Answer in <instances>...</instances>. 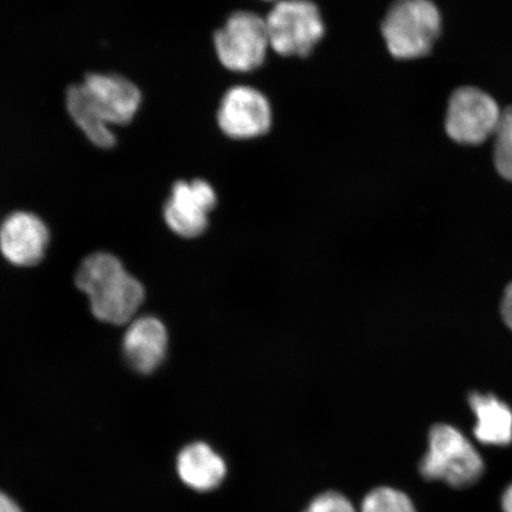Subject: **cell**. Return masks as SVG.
Segmentation results:
<instances>
[{
  "mask_svg": "<svg viewBox=\"0 0 512 512\" xmlns=\"http://www.w3.org/2000/svg\"><path fill=\"white\" fill-rule=\"evenodd\" d=\"M0 512H23L14 499L0 491Z\"/></svg>",
  "mask_w": 512,
  "mask_h": 512,
  "instance_id": "19",
  "label": "cell"
},
{
  "mask_svg": "<svg viewBox=\"0 0 512 512\" xmlns=\"http://www.w3.org/2000/svg\"><path fill=\"white\" fill-rule=\"evenodd\" d=\"M217 120L224 134L233 139L262 136L272 124L271 106L265 95L252 87L229 89L222 99Z\"/></svg>",
  "mask_w": 512,
  "mask_h": 512,
  "instance_id": "8",
  "label": "cell"
},
{
  "mask_svg": "<svg viewBox=\"0 0 512 512\" xmlns=\"http://www.w3.org/2000/svg\"><path fill=\"white\" fill-rule=\"evenodd\" d=\"M168 330L162 320L145 316L133 319L124 336V354L138 373L151 374L164 361L168 351Z\"/></svg>",
  "mask_w": 512,
  "mask_h": 512,
  "instance_id": "11",
  "label": "cell"
},
{
  "mask_svg": "<svg viewBox=\"0 0 512 512\" xmlns=\"http://www.w3.org/2000/svg\"><path fill=\"white\" fill-rule=\"evenodd\" d=\"M304 512H357L354 504L337 491H326L313 498Z\"/></svg>",
  "mask_w": 512,
  "mask_h": 512,
  "instance_id": "17",
  "label": "cell"
},
{
  "mask_svg": "<svg viewBox=\"0 0 512 512\" xmlns=\"http://www.w3.org/2000/svg\"><path fill=\"white\" fill-rule=\"evenodd\" d=\"M501 503L503 512H512V483L504 490Z\"/></svg>",
  "mask_w": 512,
  "mask_h": 512,
  "instance_id": "20",
  "label": "cell"
},
{
  "mask_svg": "<svg viewBox=\"0 0 512 512\" xmlns=\"http://www.w3.org/2000/svg\"><path fill=\"white\" fill-rule=\"evenodd\" d=\"M93 315L114 325L131 323L144 303V286L112 254L95 253L82 261L75 278Z\"/></svg>",
  "mask_w": 512,
  "mask_h": 512,
  "instance_id": "1",
  "label": "cell"
},
{
  "mask_svg": "<svg viewBox=\"0 0 512 512\" xmlns=\"http://www.w3.org/2000/svg\"><path fill=\"white\" fill-rule=\"evenodd\" d=\"M49 238V229L40 217L17 211L0 226V252L12 265L35 266L46 254Z\"/></svg>",
  "mask_w": 512,
  "mask_h": 512,
  "instance_id": "10",
  "label": "cell"
},
{
  "mask_svg": "<svg viewBox=\"0 0 512 512\" xmlns=\"http://www.w3.org/2000/svg\"><path fill=\"white\" fill-rule=\"evenodd\" d=\"M440 31V11L432 0H395L382 23L389 53L399 60L430 53Z\"/></svg>",
  "mask_w": 512,
  "mask_h": 512,
  "instance_id": "3",
  "label": "cell"
},
{
  "mask_svg": "<svg viewBox=\"0 0 512 512\" xmlns=\"http://www.w3.org/2000/svg\"><path fill=\"white\" fill-rule=\"evenodd\" d=\"M419 471L430 482L466 489L483 477L485 464L477 448L458 428L438 424L428 434V450Z\"/></svg>",
  "mask_w": 512,
  "mask_h": 512,
  "instance_id": "2",
  "label": "cell"
},
{
  "mask_svg": "<svg viewBox=\"0 0 512 512\" xmlns=\"http://www.w3.org/2000/svg\"><path fill=\"white\" fill-rule=\"evenodd\" d=\"M216 202L213 187L203 179L179 181L165 204V222L172 232L182 238H197L206 232L209 213L215 208Z\"/></svg>",
  "mask_w": 512,
  "mask_h": 512,
  "instance_id": "7",
  "label": "cell"
},
{
  "mask_svg": "<svg viewBox=\"0 0 512 512\" xmlns=\"http://www.w3.org/2000/svg\"><path fill=\"white\" fill-rule=\"evenodd\" d=\"M214 42L223 66L240 73L260 67L270 48L265 19L248 11L230 16L216 31Z\"/></svg>",
  "mask_w": 512,
  "mask_h": 512,
  "instance_id": "5",
  "label": "cell"
},
{
  "mask_svg": "<svg viewBox=\"0 0 512 512\" xmlns=\"http://www.w3.org/2000/svg\"><path fill=\"white\" fill-rule=\"evenodd\" d=\"M95 111L110 126L131 123L142 105V93L124 76L93 73L81 83Z\"/></svg>",
  "mask_w": 512,
  "mask_h": 512,
  "instance_id": "9",
  "label": "cell"
},
{
  "mask_svg": "<svg viewBox=\"0 0 512 512\" xmlns=\"http://www.w3.org/2000/svg\"><path fill=\"white\" fill-rule=\"evenodd\" d=\"M477 422L475 437L480 444L504 447L512 444V409L492 394L472 393L469 396Z\"/></svg>",
  "mask_w": 512,
  "mask_h": 512,
  "instance_id": "13",
  "label": "cell"
},
{
  "mask_svg": "<svg viewBox=\"0 0 512 512\" xmlns=\"http://www.w3.org/2000/svg\"><path fill=\"white\" fill-rule=\"evenodd\" d=\"M502 111L494 98L476 87L458 88L448 102L445 128L454 142L479 145L494 136Z\"/></svg>",
  "mask_w": 512,
  "mask_h": 512,
  "instance_id": "6",
  "label": "cell"
},
{
  "mask_svg": "<svg viewBox=\"0 0 512 512\" xmlns=\"http://www.w3.org/2000/svg\"><path fill=\"white\" fill-rule=\"evenodd\" d=\"M67 110L74 123L95 146L111 149L117 143L111 126L95 111L81 83L68 88Z\"/></svg>",
  "mask_w": 512,
  "mask_h": 512,
  "instance_id": "14",
  "label": "cell"
},
{
  "mask_svg": "<svg viewBox=\"0 0 512 512\" xmlns=\"http://www.w3.org/2000/svg\"><path fill=\"white\" fill-rule=\"evenodd\" d=\"M361 512H418L405 492L389 486L371 490L363 498Z\"/></svg>",
  "mask_w": 512,
  "mask_h": 512,
  "instance_id": "15",
  "label": "cell"
},
{
  "mask_svg": "<svg viewBox=\"0 0 512 512\" xmlns=\"http://www.w3.org/2000/svg\"><path fill=\"white\" fill-rule=\"evenodd\" d=\"M266 21L270 47L283 56L304 57L324 35V23L310 0H279Z\"/></svg>",
  "mask_w": 512,
  "mask_h": 512,
  "instance_id": "4",
  "label": "cell"
},
{
  "mask_svg": "<svg viewBox=\"0 0 512 512\" xmlns=\"http://www.w3.org/2000/svg\"><path fill=\"white\" fill-rule=\"evenodd\" d=\"M494 160L496 169L503 178L512 182V106L502 112L494 134Z\"/></svg>",
  "mask_w": 512,
  "mask_h": 512,
  "instance_id": "16",
  "label": "cell"
},
{
  "mask_svg": "<svg viewBox=\"0 0 512 512\" xmlns=\"http://www.w3.org/2000/svg\"><path fill=\"white\" fill-rule=\"evenodd\" d=\"M501 312L505 324H507L508 328L512 331V283L505 288Z\"/></svg>",
  "mask_w": 512,
  "mask_h": 512,
  "instance_id": "18",
  "label": "cell"
},
{
  "mask_svg": "<svg viewBox=\"0 0 512 512\" xmlns=\"http://www.w3.org/2000/svg\"><path fill=\"white\" fill-rule=\"evenodd\" d=\"M177 475L183 484L197 492L213 491L227 476V464L213 447L202 441L189 444L179 452Z\"/></svg>",
  "mask_w": 512,
  "mask_h": 512,
  "instance_id": "12",
  "label": "cell"
},
{
  "mask_svg": "<svg viewBox=\"0 0 512 512\" xmlns=\"http://www.w3.org/2000/svg\"><path fill=\"white\" fill-rule=\"evenodd\" d=\"M268 2H273V0H268Z\"/></svg>",
  "mask_w": 512,
  "mask_h": 512,
  "instance_id": "21",
  "label": "cell"
}]
</instances>
